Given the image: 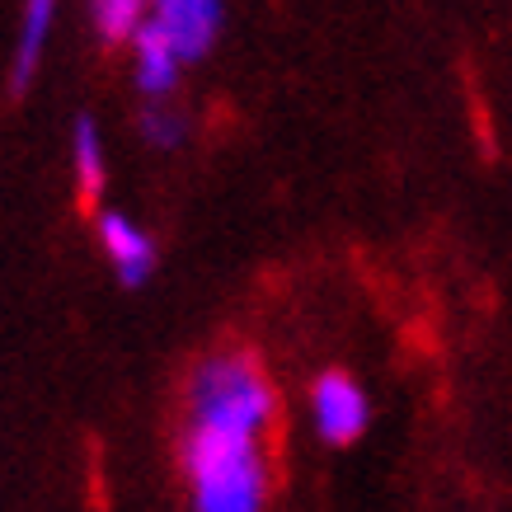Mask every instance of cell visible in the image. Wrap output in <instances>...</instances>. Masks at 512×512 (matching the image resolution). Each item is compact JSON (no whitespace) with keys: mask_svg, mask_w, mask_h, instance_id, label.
<instances>
[{"mask_svg":"<svg viewBox=\"0 0 512 512\" xmlns=\"http://www.w3.org/2000/svg\"><path fill=\"white\" fill-rule=\"evenodd\" d=\"M278 395L249 353L207 357L188 390L184 475L193 512H264Z\"/></svg>","mask_w":512,"mask_h":512,"instance_id":"1","label":"cell"},{"mask_svg":"<svg viewBox=\"0 0 512 512\" xmlns=\"http://www.w3.org/2000/svg\"><path fill=\"white\" fill-rule=\"evenodd\" d=\"M146 24L174 47L179 62H202L226 24V0H151Z\"/></svg>","mask_w":512,"mask_h":512,"instance_id":"2","label":"cell"},{"mask_svg":"<svg viewBox=\"0 0 512 512\" xmlns=\"http://www.w3.org/2000/svg\"><path fill=\"white\" fill-rule=\"evenodd\" d=\"M311 414H315L320 437H325V442H334V447H343V442L362 437V428H367V419H372L362 386H357L353 376H343V372H325L320 381H315Z\"/></svg>","mask_w":512,"mask_h":512,"instance_id":"3","label":"cell"},{"mask_svg":"<svg viewBox=\"0 0 512 512\" xmlns=\"http://www.w3.org/2000/svg\"><path fill=\"white\" fill-rule=\"evenodd\" d=\"M99 245H104L113 273H118L127 287H141V282L151 278L156 245H151V235L141 231L137 221H127L123 212H104V217H99Z\"/></svg>","mask_w":512,"mask_h":512,"instance_id":"4","label":"cell"},{"mask_svg":"<svg viewBox=\"0 0 512 512\" xmlns=\"http://www.w3.org/2000/svg\"><path fill=\"white\" fill-rule=\"evenodd\" d=\"M132 76H137V90L151 94V99H165L174 90V80H179V57H174V47L160 38L151 24H141L132 38Z\"/></svg>","mask_w":512,"mask_h":512,"instance_id":"5","label":"cell"},{"mask_svg":"<svg viewBox=\"0 0 512 512\" xmlns=\"http://www.w3.org/2000/svg\"><path fill=\"white\" fill-rule=\"evenodd\" d=\"M52 19H57V0H24V24H19L15 66H10V85H15V90H29V80L38 76Z\"/></svg>","mask_w":512,"mask_h":512,"instance_id":"6","label":"cell"},{"mask_svg":"<svg viewBox=\"0 0 512 512\" xmlns=\"http://www.w3.org/2000/svg\"><path fill=\"white\" fill-rule=\"evenodd\" d=\"M146 10L151 0H90V24L104 43L118 47L146 24Z\"/></svg>","mask_w":512,"mask_h":512,"instance_id":"7","label":"cell"},{"mask_svg":"<svg viewBox=\"0 0 512 512\" xmlns=\"http://www.w3.org/2000/svg\"><path fill=\"white\" fill-rule=\"evenodd\" d=\"M71 156H76L80 198L94 202L104 193V141H99V127H94L90 118H80L76 132H71Z\"/></svg>","mask_w":512,"mask_h":512,"instance_id":"8","label":"cell"},{"mask_svg":"<svg viewBox=\"0 0 512 512\" xmlns=\"http://www.w3.org/2000/svg\"><path fill=\"white\" fill-rule=\"evenodd\" d=\"M141 137L151 141V146H160V151H174L179 141H184V118L174 109H165V104H151V109L141 113Z\"/></svg>","mask_w":512,"mask_h":512,"instance_id":"9","label":"cell"}]
</instances>
